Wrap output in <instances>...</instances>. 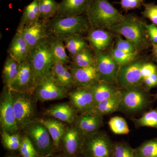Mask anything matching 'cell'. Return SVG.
I'll list each match as a JSON object with an SVG mask.
<instances>
[{
    "label": "cell",
    "mask_w": 157,
    "mask_h": 157,
    "mask_svg": "<svg viewBox=\"0 0 157 157\" xmlns=\"http://www.w3.org/2000/svg\"><path fill=\"white\" fill-rule=\"evenodd\" d=\"M144 9L142 14L144 17L151 21L152 24L157 25V5L153 3L143 4Z\"/></svg>",
    "instance_id": "40"
},
{
    "label": "cell",
    "mask_w": 157,
    "mask_h": 157,
    "mask_svg": "<svg viewBox=\"0 0 157 157\" xmlns=\"http://www.w3.org/2000/svg\"><path fill=\"white\" fill-rule=\"evenodd\" d=\"M138 51L127 53L115 48L111 52V56L120 66L126 64L137 58Z\"/></svg>",
    "instance_id": "38"
},
{
    "label": "cell",
    "mask_w": 157,
    "mask_h": 157,
    "mask_svg": "<svg viewBox=\"0 0 157 157\" xmlns=\"http://www.w3.org/2000/svg\"><path fill=\"white\" fill-rule=\"evenodd\" d=\"M96 66L100 80L116 84L117 77L120 66L111 55L102 51L94 50Z\"/></svg>",
    "instance_id": "15"
},
{
    "label": "cell",
    "mask_w": 157,
    "mask_h": 157,
    "mask_svg": "<svg viewBox=\"0 0 157 157\" xmlns=\"http://www.w3.org/2000/svg\"><path fill=\"white\" fill-rule=\"evenodd\" d=\"M135 149V157H157V137L144 141Z\"/></svg>",
    "instance_id": "34"
},
{
    "label": "cell",
    "mask_w": 157,
    "mask_h": 157,
    "mask_svg": "<svg viewBox=\"0 0 157 157\" xmlns=\"http://www.w3.org/2000/svg\"><path fill=\"white\" fill-rule=\"evenodd\" d=\"M70 70L77 87L90 86L100 80L96 66Z\"/></svg>",
    "instance_id": "20"
},
{
    "label": "cell",
    "mask_w": 157,
    "mask_h": 157,
    "mask_svg": "<svg viewBox=\"0 0 157 157\" xmlns=\"http://www.w3.org/2000/svg\"><path fill=\"white\" fill-rule=\"evenodd\" d=\"M145 62L135 59L126 64L120 66L116 84L120 88L137 86L143 84L141 69Z\"/></svg>",
    "instance_id": "12"
},
{
    "label": "cell",
    "mask_w": 157,
    "mask_h": 157,
    "mask_svg": "<svg viewBox=\"0 0 157 157\" xmlns=\"http://www.w3.org/2000/svg\"><path fill=\"white\" fill-rule=\"evenodd\" d=\"M59 157H64L63 156H62L60 155H59ZM76 157H82V156L81 155H79L77 156H76Z\"/></svg>",
    "instance_id": "49"
},
{
    "label": "cell",
    "mask_w": 157,
    "mask_h": 157,
    "mask_svg": "<svg viewBox=\"0 0 157 157\" xmlns=\"http://www.w3.org/2000/svg\"><path fill=\"white\" fill-rule=\"evenodd\" d=\"M30 51L28 44L20 33L17 31L8 48L9 55L21 63L26 60Z\"/></svg>",
    "instance_id": "21"
},
{
    "label": "cell",
    "mask_w": 157,
    "mask_h": 157,
    "mask_svg": "<svg viewBox=\"0 0 157 157\" xmlns=\"http://www.w3.org/2000/svg\"><path fill=\"white\" fill-rule=\"evenodd\" d=\"M12 100L17 126L22 131L29 124L38 119L37 100L34 94L12 91Z\"/></svg>",
    "instance_id": "4"
},
{
    "label": "cell",
    "mask_w": 157,
    "mask_h": 157,
    "mask_svg": "<svg viewBox=\"0 0 157 157\" xmlns=\"http://www.w3.org/2000/svg\"><path fill=\"white\" fill-rule=\"evenodd\" d=\"M17 31L21 34L31 50L48 41L50 37L47 22L40 19L25 25Z\"/></svg>",
    "instance_id": "13"
},
{
    "label": "cell",
    "mask_w": 157,
    "mask_h": 157,
    "mask_svg": "<svg viewBox=\"0 0 157 157\" xmlns=\"http://www.w3.org/2000/svg\"><path fill=\"white\" fill-rule=\"evenodd\" d=\"M63 42L70 59L85 49L89 48L87 43L80 35L69 37L65 39Z\"/></svg>",
    "instance_id": "32"
},
{
    "label": "cell",
    "mask_w": 157,
    "mask_h": 157,
    "mask_svg": "<svg viewBox=\"0 0 157 157\" xmlns=\"http://www.w3.org/2000/svg\"><path fill=\"white\" fill-rule=\"evenodd\" d=\"M122 99L121 90L115 95L96 104L91 112L104 116L118 111Z\"/></svg>",
    "instance_id": "26"
},
{
    "label": "cell",
    "mask_w": 157,
    "mask_h": 157,
    "mask_svg": "<svg viewBox=\"0 0 157 157\" xmlns=\"http://www.w3.org/2000/svg\"><path fill=\"white\" fill-rule=\"evenodd\" d=\"M0 124L1 131L12 134L20 132L15 117L11 91L5 86L0 98Z\"/></svg>",
    "instance_id": "10"
},
{
    "label": "cell",
    "mask_w": 157,
    "mask_h": 157,
    "mask_svg": "<svg viewBox=\"0 0 157 157\" xmlns=\"http://www.w3.org/2000/svg\"><path fill=\"white\" fill-rule=\"evenodd\" d=\"M4 157H22V156L19 153H16L13 152V153L11 154H9L5 155Z\"/></svg>",
    "instance_id": "46"
},
{
    "label": "cell",
    "mask_w": 157,
    "mask_h": 157,
    "mask_svg": "<svg viewBox=\"0 0 157 157\" xmlns=\"http://www.w3.org/2000/svg\"><path fill=\"white\" fill-rule=\"evenodd\" d=\"M86 14L92 27L102 29H109L124 17L108 0H91Z\"/></svg>",
    "instance_id": "2"
},
{
    "label": "cell",
    "mask_w": 157,
    "mask_h": 157,
    "mask_svg": "<svg viewBox=\"0 0 157 157\" xmlns=\"http://www.w3.org/2000/svg\"><path fill=\"white\" fill-rule=\"evenodd\" d=\"M38 120L48 130L56 151H59L61 140L69 124L54 118Z\"/></svg>",
    "instance_id": "22"
},
{
    "label": "cell",
    "mask_w": 157,
    "mask_h": 157,
    "mask_svg": "<svg viewBox=\"0 0 157 157\" xmlns=\"http://www.w3.org/2000/svg\"><path fill=\"white\" fill-rule=\"evenodd\" d=\"M109 29L123 36L134 44L137 51L146 49L150 45L147 24L134 15L124 16L122 21L113 25Z\"/></svg>",
    "instance_id": "1"
},
{
    "label": "cell",
    "mask_w": 157,
    "mask_h": 157,
    "mask_svg": "<svg viewBox=\"0 0 157 157\" xmlns=\"http://www.w3.org/2000/svg\"><path fill=\"white\" fill-rule=\"evenodd\" d=\"M78 113L76 107L69 102L52 106L45 110L44 114L70 125L74 123Z\"/></svg>",
    "instance_id": "18"
},
{
    "label": "cell",
    "mask_w": 157,
    "mask_h": 157,
    "mask_svg": "<svg viewBox=\"0 0 157 157\" xmlns=\"http://www.w3.org/2000/svg\"><path fill=\"white\" fill-rule=\"evenodd\" d=\"M153 53L157 58V44H153Z\"/></svg>",
    "instance_id": "47"
},
{
    "label": "cell",
    "mask_w": 157,
    "mask_h": 157,
    "mask_svg": "<svg viewBox=\"0 0 157 157\" xmlns=\"http://www.w3.org/2000/svg\"><path fill=\"white\" fill-rule=\"evenodd\" d=\"M86 135L74 124L68 125L61 140L59 151L64 157L81 155Z\"/></svg>",
    "instance_id": "11"
},
{
    "label": "cell",
    "mask_w": 157,
    "mask_h": 157,
    "mask_svg": "<svg viewBox=\"0 0 157 157\" xmlns=\"http://www.w3.org/2000/svg\"><path fill=\"white\" fill-rule=\"evenodd\" d=\"M157 72V67L152 63H144L141 69V75L143 79L147 78Z\"/></svg>",
    "instance_id": "43"
},
{
    "label": "cell",
    "mask_w": 157,
    "mask_h": 157,
    "mask_svg": "<svg viewBox=\"0 0 157 157\" xmlns=\"http://www.w3.org/2000/svg\"><path fill=\"white\" fill-rule=\"evenodd\" d=\"M69 92L56 81L51 72L37 82L34 94L38 101L43 102L68 98Z\"/></svg>",
    "instance_id": "9"
},
{
    "label": "cell",
    "mask_w": 157,
    "mask_h": 157,
    "mask_svg": "<svg viewBox=\"0 0 157 157\" xmlns=\"http://www.w3.org/2000/svg\"><path fill=\"white\" fill-rule=\"evenodd\" d=\"M59 155H56L55 154L53 155H49L47 156H43L41 155H39L38 157H59Z\"/></svg>",
    "instance_id": "48"
},
{
    "label": "cell",
    "mask_w": 157,
    "mask_h": 157,
    "mask_svg": "<svg viewBox=\"0 0 157 157\" xmlns=\"http://www.w3.org/2000/svg\"><path fill=\"white\" fill-rule=\"evenodd\" d=\"M113 142L104 132L86 135L82 150V157H113Z\"/></svg>",
    "instance_id": "8"
},
{
    "label": "cell",
    "mask_w": 157,
    "mask_h": 157,
    "mask_svg": "<svg viewBox=\"0 0 157 157\" xmlns=\"http://www.w3.org/2000/svg\"><path fill=\"white\" fill-rule=\"evenodd\" d=\"M51 72L56 81L69 92L77 87L73 75L66 65L55 63Z\"/></svg>",
    "instance_id": "23"
},
{
    "label": "cell",
    "mask_w": 157,
    "mask_h": 157,
    "mask_svg": "<svg viewBox=\"0 0 157 157\" xmlns=\"http://www.w3.org/2000/svg\"><path fill=\"white\" fill-rule=\"evenodd\" d=\"M155 98L157 99V93H156V94L155 95Z\"/></svg>",
    "instance_id": "50"
},
{
    "label": "cell",
    "mask_w": 157,
    "mask_h": 157,
    "mask_svg": "<svg viewBox=\"0 0 157 157\" xmlns=\"http://www.w3.org/2000/svg\"><path fill=\"white\" fill-rule=\"evenodd\" d=\"M108 124L110 130L116 135H128L130 132L128 125L123 117H113L110 119Z\"/></svg>",
    "instance_id": "36"
},
{
    "label": "cell",
    "mask_w": 157,
    "mask_h": 157,
    "mask_svg": "<svg viewBox=\"0 0 157 157\" xmlns=\"http://www.w3.org/2000/svg\"><path fill=\"white\" fill-rule=\"evenodd\" d=\"M145 0H121V5L124 10L138 9L143 6Z\"/></svg>",
    "instance_id": "42"
},
{
    "label": "cell",
    "mask_w": 157,
    "mask_h": 157,
    "mask_svg": "<svg viewBox=\"0 0 157 157\" xmlns=\"http://www.w3.org/2000/svg\"><path fill=\"white\" fill-rule=\"evenodd\" d=\"M36 85L33 71L27 59L20 64L17 76L8 87L12 91L34 94Z\"/></svg>",
    "instance_id": "14"
},
{
    "label": "cell",
    "mask_w": 157,
    "mask_h": 157,
    "mask_svg": "<svg viewBox=\"0 0 157 157\" xmlns=\"http://www.w3.org/2000/svg\"><path fill=\"white\" fill-rule=\"evenodd\" d=\"M90 86L94 94L95 105L101 101L114 95L121 90V88L114 83L102 80H99Z\"/></svg>",
    "instance_id": "24"
},
{
    "label": "cell",
    "mask_w": 157,
    "mask_h": 157,
    "mask_svg": "<svg viewBox=\"0 0 157 157\" xmlns=\"http://www.w3.org/2000/svg\"><path fill=\"white\" fill-rule=\"evenodd\" d=\"M39 20V0H33L25 7L17 29Z\"/></svg>",
    "instance_id": "29"
},
{
    "label": "cell",
    "mask_w": 157,
    "mask_h": 157,
    "mask_svg": "<svg viewBox=\"0 0 157 157\" xmlns=\"http://www.w3.org/2000/svg\"><path fill=\"white\" fill-rule=\"evenodd\" d=\"M122 99L118 111L127 114L142 112L151 104L148 91L142 85L121 89Z\"/></svg>",
    "instance_id": "5"
},
{
    "label": "cell",
    "mask_w": 157,
    "mask_h": 157,
    "mask_svg": "<svg viewBox=\"0 0 157 157\" xmlns=\"http://www.w3.org/2000/svg\"><path fill=\"white\" fill-rule=\"evenodd\" d=\"M90 1L91 0H61L59 3L56 16L71 17L81 15L86 12Z\"/></svg>",
    "instance_id": "19"
},
{
    "label": "cell",
    "mask_w": 157,
    "mask_h": 157,
    "mask_svg": "<svg viewBox=\"0 0 157 157\" xmlns=\"http://www.w3.org/2000/svg\"><path fill=\"white\" fill-rule=\"evenodd\" d=\"M73 124L85 135H92L100 131L104 124V116L92 112L80 113Z\"/></svg>",
    "instance_id": "17"
},
{
    "label": "cell",
    "mask_w": 157,
    "mask_h": 157,
    "mask_svg": "<svg viewBox=\"0 0 157 157\" xmlns=\"http://www.w3.org/2000/svg\"></svg>",
    "instance_id": "51"
},
{
    "label": "cell",
    "mask_w": 157,
    "mask_h": 157,
    "mask_svg": "<svg viewBox=\"0 0 157 157\" xmlns=\"http://www.w3.org/2000/svg\"><path fill=\"white\" fill-rule=\"evenodd\" d=\"M147 35L150 42L153 44H157V27L156 25L151 24L147 25Z\"/></svg>",
    "instance_id": "45"
},
{
    "label": "cell",
    "mask_w": 157,
    "mask_h": 157,
    "mask_svg": "<svg viewBox=\"0 0 157 157\" xmlns=\"http://www.w3.org/2000/svg\"><path fill=\"white\" fill-rule=\"evenodd\" d=\"M48 33L52 38L63 41L69 37L89 31L90 25L86 17L82 15L57 17L47 22Z\"/></svg>",
    "instance_id": "3"
},
{
    "label": "cell",
    "mask_w": 157,
    "mask_h": 157,
    "mask_svg": "<svg viewBox=\"0 0 157 157\" xmlns=\"http://www.w3.org/2000/svg\"><path fill=\"white\" fill-rule=\"evenodd\" d=\"M86 39L95 50L103 51L108 47L112 39L111 34L102 29L90 31Z\"/></svg>",
    "instance_id": "25"
},
{
    "label": "cell",
    "mask_w": 157,
    "mask_h": 157,
    "mask_svg": "<svg viewBox=\"0 0 157 157\" xmlns=\"http://www.w3.org/2000/svg\"><path fill=\"white\" fill-rule=\"evenodd\" d=\"M59 3L56 0H39L40 19L47 22L56 16Z\"/></svg>",
    "instance_id": "31"
},
{
    "label": "cell",
    "mask_w": 157,
    "mask_h": 157,
    "mask_svg": "<svg viewBox=\"0 0 157 157\" xmlns=\"http://www.w3.org/2000/svg\"><path fill=\"white\" fill-rule=\"evenodd\" d=\"M51 49L55 63L66 65L70 63L71 59L66 52L64 42L61 39L53 38L49 40Z\"/></svg>",
    "instance_id": "30"
},
{
    "label": "cell",
    "mask_w": 157,
    "mask_h": 157,
    "mask_svg": "<svg viewBox=\"0 0 157 157\" xmlns=\"http://www.w3.org/2000/svg\"><path fill=\"white\" fill-rule=\"evenodd\" d=\"M132 120L137 128L149 127L157 129V109H151L144 113L141 117Z\"/></svg>",
    "instance_id": "35"
},
{
    "label": "cell",
    "mask_w": 157,
    "mask_h": 157,
    "mask_svg": "<svg viewBox=\"0 0 157 157\" xmlns=\"http://www.w3.org/2000/svg\"><path fill=\"white\" fill-rule=\"evenodd\" d=\"M135 149L125 141L113 142V157H135Z\"/></svg>",
    "instance_id": "37"
},
{
    "label": "cell",
    "mask_w": 157,
    "mask_h": 157,
    "mask_svg": "<svg viewBox=\"0 0 157 157\" xmlns=\"http://www.w3.org/2000/svg\"><path fill=\"white\" fill-rule=\"evenodd\" d=\"M143 84L147 90H149L157 86V72L143 79Z\"/></svg>",
    "instance_id": "44"
},
{
    "label": "cell",
    "mask_w": 157,
    "mask_h": 157,
    "mask_svg": "<svg viewBox=\"0 0 157 157\" xmlns=\"http://www.w3.org/2000/svg\"><path fill=\"white\" fill-rule=\"evenodd\" d=\"M116 48L127 53H133L135 52L138 51L133 43L127 39L124 40L120 37H119L117 39Z\"/></svg>",
    "instance_id": "41"
},
{
    "label": "cell",
    "mask_w": 157,
    "mask_h": 157,
    "mask_svg": "<svg viewBox=\"0 0 157 157\" xmlns=\"http://www.w3.org/2000/svg\"><path fill=\"white\" fill-rule=\"evenodd\" d=\"M19 133L10 134L1 131L2 143L5 148L12 152L19 151L22 137Z\"/></svg>",
    "instance_id": "33"
},
{
    "label": "cell",
    "mask_w": 157,
    "mask_h": 157,
    "mask_svg": "<svg viewBox=\"0 0 157 157\" xmlns=\"http://www.w3.org/2000/svg\"><path fill=\"white\" fill-rule=\"evenodd\" d=\"M96 64L95 55L88 48L73 57L67 67L70 69H78L96 66Z\"/></svg>",
    "instance_id": "27"
},
{
    "label": "cell",
    "mask_w": 157,
    "mask_h": 157,
    "mask_svg": "<svg viewBox=\"0 0 157 157\" xmlns=\"http://www.w3.org/2000/svg\"><path fill=\"white\" fill-rule=\"evenodd\" d=\"M70 102L80 113L91 112L95 105L94 97L90 86L77 87L69 92Z\"/></svg>",
    "instance_id": "16"
},
{
    "label": "cell",
    "mask_w": 157,
    "mask_h": 157,
    "mask_svg": "<svg viewBox=\"0 0 157 157\" xmlns=\"http://www.w3.org/2000/svg\"><path fill=\"white\" fill-rule=\"evenodd\" d=\"M20 64L11 56H8L4 63L2 72V78L4 85L9 86L15 79L18 74Z\"/></svg>",
    "instance_id": "28"
},
{
    "label": "cell",
    "mask_w": 157,
    "mask_h": 157,
    "mask_svg": "<svg viewBox=\"0 0 157 157\" xmlns=\"http://www.w3.org/2000/svg\"><path fill=\"white\" fill-rule=\"evenodd\" d=\"M22 131L39 155H49L57 151L48 130L38 119L27 125Z\"/></svg>",
    "instance_id": "7"
},
{
    "label": "cell",
    "mask_w": 157,
    "mask_h": 157,
    "mask_svg": "<svg viewBox=\"0 0 157 157\" xmlns=\"http://www.w3.org/2000/svg\"><path fill=\"white\" fill-rule=\"evenodd\" d=\"M19 153L22 157H38L39 156L28 137L25 134L22 135Z\"/></svg>",
    "instance_id": "39"
},
{
    "label": "cell",
    "mask_w": 157,
    "mask_h": 157,
    "mask_svg": "<svg viewBox=\"0 0 157 157\" xmlns=\"http://www.w3.org/2000/svg\"><path fill=\"white\" fill-rule=\"evenodd\" d=\"M27 59L30 64L37 82L51 73L55 63L49 40L31 50Z\"/></svg>",
    "instance_id": "6"
}]
</instances>
